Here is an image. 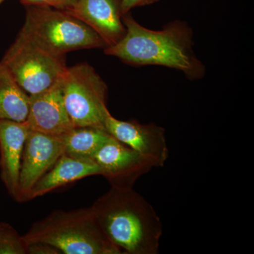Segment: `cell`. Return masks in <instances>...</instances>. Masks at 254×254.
<instances>
[{"mask_svg": "<svg viewBox=\"0 0 254 254\" xmlns=\"http://www.w3.org/2000/svg\"><path fill=\"white\" fill-rule=\"evenodd\" d=\"M125 36L114 46L104 49L135 66H160L180 71L190 81L202 79L206 66L195 55L193 31L182 20L170 21L161 30H152L137 22L129 13L123 15Z\"/></svg>", "mask_w": 254, "mask_h": 254, "instance_id": "obj_1", "label": "cell"}, {"mask_svg": "<svg viewBox=\"0 0 254 254\" xmlns=\"http://www.w3.org/2000/svg\"><path fill=\"white\" fill-rule=\"evenodd\" d=\"M102 231L127 254H157L163 225L153 207L133 188L111 187L91 206Z\"/></svg>", "mask_w": 254, "mask_h": 254, "instance_id": "obj_2", "label": "cell"}, {"mask_svg": "<svg viewBox=\"0 0 254 254\" xmlns=\"http://www.w3.org/2000/svg\"><path fill=\"white\" fill-rule=\"evenodd\" d=\"M23 238L27 245L43 242L61 254H123L102 231L91 207L52 212L34 222Z\"/></svg>", "mask_w": 254, "mask_h": 254, "instance_id": "obj_3", "label": "cell"}, {"mask_svg": "<svg viewBox=\"0 0 254 254\" xmlns=\"http://www.w3.org/2000/svg\"><path fill=\"white\" fill-rule=\"evenodd\" d=\"M21 33L55 54L107 48L101 37L66 11L48 6H28Z\"/></svg>", "mask_w": 254, "mask_h": 254, "instance_id": "obj_4", "label": "cell"}, {"mask_svg": "<svg viewBox=\"0 0 254 254\" xmlns=\"http://www.w3.org/2000/svg\"><path fill=\"white\" fill-rule=\"evenodd\" d=\"M1 63L29 95L53 86L63 78L67 69L65 55L52 53L21 31Z\"/></svg>", "mask_w": 254, "mask_h": 254, "instance_id": "obj_5", "label": "cell"}, {"mask_svg": "<svg viewBox=\"0 0 254 254\" xmlns=\"http://www.w3.org/2000/svg\"><path fill=\"white\" fill-rule=\"evenodd\" d=\"M108 88L103 78L88 63L67 67L63 78L64 103L73 127L105 128L110 114Z\"/></svg>", "mask_w": 254, "mask_h": 254, "instance_id": "obj_6", "label": "cell"}, {"mask_svg": "<svg viewBox=\"0 0 254 254\" xmlns=\"http://www.w3.org/2000/svg\"><path fill=\"white\" fill-rule=\"evenodd\" d=\"M91 159L99 167L100 175L114 188H133L140 177L155 168L148 158L113 136Z\"/></svg>", "mask_w": 254, "mask_h": 254, "instance_id": "obj_7", "label": "cell"}, {"mask_svg": "<svg viewBox=\"0 0 254 254\" xmlns=\"http://www.w3.org/2000/svg\"><path fill=\"white\" fill-rule=\"evenodd\" d=\"M63 154L62 135L53 136L30 130L21 159L18 202L30 200L33 187Z\"/></svg>", "mask_w": 254, "mask_h": 254, "instance_id": "obj_8", "label": "cell"}, {"mask_svg": "<svg viewBox=\"0 0 254 254\" xmlns=\"http://www.w3.org/2000/svg\"><path fill=\"white\" fill-rule=\"evenodd\" d=\"M105 128L118 141L148 158L155 168L165 165L169 157L165 131L155 123L141 124L136 120L123 121L109 114Z\"/></svg>", "mask_w": 254, "mask_h": 254, "instance_id": "obj_9", "label": "cell"}, {"mask_svg": "<svg viewBox=\"0 0 254 254\" xmlns=\"http://www.w3.org/2000/svg\"><path fill=\"white\" fill-rule=\"evenodd\" d=\"M26 125L30 130L61 136L72 129L63 94V78L46 91L29 95Z\"/></svg>", "mask_w": 254, "mask_h": 254, "instance_id": "obj_10", "label": "cell"}, {"mask_svg": "<svg viewBox=\"0 0 254 254\" xmlns=\"http://www.w3.org/2000/svg\"><path fill=\"white\" fill-rule=\"evenodd\" d=\"M66 12L96 32L107 47L118 43L126 32L119 0H78Z\"/></svg>", "mask_w": 254, "mask_h": 254, "instance_id": "obj_11", "label": "cell"}, {"mask_svg": "<svg viewBox=\"0 0 254 254\" xmlns=\"http://www.w3.org/2000/svg\"><path fill=\"white\" fill-rule=\"evenodd\" d=\"M29 131L26 123L0 120V176L16 201L21 159Z\"/></svg>", "mask_w": 254, "mask_h": 254, "instance_id": "obj_12", "label": "cell"}, {"mask_svg": "<svg viewBox=\"0 0 254 254\" xmlns=\"http://www.w3.org/2000/svg\"><path fill=\"white\" fill-rule=\"evenodd\" d=\"M93 175H100V170L92 159L76 158L63 154L33 187L30 200Z\"/></svg>", "mask_w": 254, "mask_h": 254, "instance_id": "obj_13", "label": "cell"}, {"mask_svg": "<svg viewBox=\"0 0 254 254\" xmlns=\"http://www.w3.org/2000/svg\"><path fill=\"white\" fill-rule=\"evenodd\" d=\"M30 96L0 61V120L25 123Z\"/></svg>", "mask_w": 254, "mask_h": 254, "instance_id": "obj_14", "label": "cell"}, {"mask_svg": "<svg viewBox=\"0 0 254 254\" xmlns=\"http://www.w3.org/2000/svg\"><path fill=\"white\" fill-rule=\"evenodd\" d=\"M111 137L104 128L73 127L62 135L64 154L76 158L91 159L95 152Z\"/></svg>", "mask_w": 254, "mask_h": 254, "instance_id": "obj_15", "label": "cell"}, {"mask_svg": "<svg viewBox=\"0 0 254 254\" xmlns=\"http://www.w3.org/2000/svg\"><path fill=\"white\" fill-rule=\"evenodd\" d=\"M23 236L7 222H0V254H27Z\"/></svg>", "mask_w": 254, "mask_h": 254, "instance_id": "obj_16", "label": "cell"}, {"mask_svg": "<svg viewBox=\"0 0 254 254\" xmlns=\"http://www.w3.org/2000/svg\"><path fill=\"white\" fill-rule=\"evenodd\" d=\"M27 6H48L61 11H67L72 9L78 0H20Z\"/></svg>", "mask_w": 254, "mask_h": 254, "instance_id": "obj_17", "label": "cell"}, {"mask_svg": "<svg viewBox=\"0 0 254 254\" xmlns=\"http://www.w3.org/2000/svg\"><path fill=\"white\" fill-rule=\"evenodd\" d=\"M160 0H119L121 14L129 13L130 10L136 7L155 4Z\"/></svg>", "mask_w": 254, "mask_h": 254, "instance_id": "obj_18", "label": "cell"}, {"mask_svg": "<svg viewBox=\"0 0 254 254\" xmlns=\"http://www.w3.org/2000/svg\"><path fill=\"white\" fill-rule=\"evenodd\" d=\"M60 252L53 246L43 242L28 245L27 254H60Z\"/></svg>", "mask_w": 254, "mask_h": 254, "instance_id": "obj_19", "label": "cell"}, {"mask_svg": "<svg viewBox=\"0 0 254 254\" xmlns=\"http://www.w3.org/2000/svg\"><path fill=\"white\" fill-rule=\"evenodd\" d=\"M5 1V0H0V4H1V3H2L3 1Z\"/></svg>", "mask_w": 254, "mask_h": 254, "instance_id": "obj_20", "label": "cell"}]
</instances>
